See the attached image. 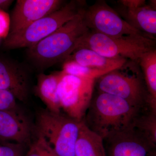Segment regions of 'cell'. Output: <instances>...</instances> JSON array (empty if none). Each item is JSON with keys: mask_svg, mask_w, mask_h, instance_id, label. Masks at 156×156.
Listing matches in <instances>:
<instances>
[{"mask_svg": "<svg viewBox=\"0 0 156 156\" xmlns=\"http://www.w3.org/2000/svg\"><path fill=\"white\" fill-rule=\"evenodd\" d=\"M155 44L154 38L144 34L115 37L89 30L80 40L76 49L87 48L107 58L139 62L145 53L155 49Z\"/></svg>", "mask_w": 156, "mask_h": 156, "instance_id": "cell-3", "label": "cell"}, {"mask_svg": "<svg viewBox=\"0 0 156 156\" xmlns=\"http://www.w3.org/2000/svg\"><path fill=\"white\" fill-rule=\"evenodd\" d=\"M61 76V72L37 76L35 92L46 105V109L55 113L61 112V108L57 94V87Z\"/></svg>", "mask_w": 156, "mask_h": 156, "instance_id": "cell-14", "label": "cell"}, {"mask_svg": "<svg viewBox=\"0 0 156 156\" xmlns=\"http://www.w3.org/2000/svg\"><path fill=\"white\" fill-rule=\"evenodd\" d=\"M33 128L17 109L0 111V138L24 146L30 145Z\"/></svg>", "mask_w": 156, "mask_h": 156, "instance_id": "cell-12", "label": "cell"}, {"mask_svg": "<svg viewBox=\"0 0 156 156\" xmlns=\"http://www.w3.org/2000/svg\"><path fill=\"white\" fill-rule=\"evenodd\" d=\"M28 69L18 61L0 57V89L11 92L17 100L25 102L29 95Z\"/></svg>", "mask_w": 156, "mask_h": 156, "instance_id": "cell-11", "label": "cell"}, {"mask_svg": "<svg viewBox=\"0 0 156 156\" xmlns=\"http://www.w3.org/2000/svg\"><path fill=\"white\" fill-rule=\"evenodd\" d=\"M124 16L126 22L149 36H155L156 11L154 7L144 4L136 8L124 7Z\"/></svg>", "mask_w": 156, "mask_h": 156, "instance_id": "cell-15", "label": "cell"}, {"mask_svg": "<svg viewBox=\"0 0 156 156\" xmlns=\"http://www.w3.org/2000/svg\"><path fill=\"white\" fill-rule=\"evenodd\" d=\"M9 19L5 11H0V37H5L9 32Z\"/></svg>", "mask_w": 156, "mask_h": 156, "instance_id": "cell-22", "label": "cell"}, {"mask_svg": "<svg viewBox=\"0 0 156 156\" xmlns=\"http://www.w3.org/2000/svg\"><path fill=\"white\" fill-rule=\"evenodd\" d=\"M103 141L106 142L108 156H148L156 146L135 126L111 134Z\"/></svg>", "mask_w": 156, "mask_h": 156, "instance_id": "cell-9", "label": "cell"}, {"mask_svg": "<svg viewBox=\"0 0 156 156\" xmlns=\"http://www.w3.org/2000/svg\"><path fill=\"white\" fill-rule=\"evenodd\" d=\"M16 98L7 90L0 89V111L17 108Z\"/></svg>", "mask_w": 156, "mask_h": 156, "instance_id": "cell-20", "label": "cell"}, {"mask_svg": "<svg viewBox=\"0 0 156 156\" xmlns=\"http://www.w3.org/2000/svg\"><path fill=\"white\" fill-rule=\"evenodd\" d=\"M86 8L72 19L34 46L27 48L29 61L37 69H47L63 62L89 30L84 19Z\"/></svg>", "mask_w": 156, "mask_h": 156, "instance_id": "cell-2", "label": "cell"}, {"mask_svg": "<svg viewBox=\"0 0 156 156\" xmlns=\"http://www.w3.org/2000/svg\"><path fill=\"white\" fill-rule=\"evenodd\" d=\"M62 71L67 74L95 80L108 73L101 70L82 66L71 60H66L63 62Z\"/></svg>", "mask_w": 156, "mask_h": 156, "instance_id": "cell-18", "label": "cell"}, {"mask_svg": "<svg viewBox=\"0 0 156 156\" xmlns=\"http://www.w3.org/2000/svg\"><path fill=\"white\" fill-rule=\"evenodd\" d=\"M14 1L0 0V11H5L9 9Z\"/></svg>", "mask_w": 156, "mask_h": 156, "instance_id": "cell-24", "label": "cell"}, {"mask_svg": "<svg viewBox=\"0 0 156 156\" xmlns=\"http://www.w3.org/2000/svg\"><path fill=\"white\" fill-rule=\"evenodd\" d=\"M76 156H107L103 139L87 128L83 120L76 144Z\"/></svg>", "mask_w": 156, "mask_h": 156, "instance_id": "cell-16", "label": "cell"}, {"mask_svg": "<svg viewBox=\"0 0 156 156\" xmlns=\"http://www.w3.org/2000/svg\"><path fill=\"white\" fill-rule=\"evenodd\" d=\"M83 121L61 112L41 110L37 115L36 131L37 134L48 140L57 156H76V144Z\"/></svg>", "mask_w": 156, "mask_h": 156, "instance_id": "cell-5", "label": "cell"}, {"mask_svg": "<svg viewBox=\"0 0 156 156\" xmlns=\"http://www.w3.org/2000/svg\"><path fill=\"white\" fill-rule=\"evenodd\" d=\"M25 156H57L52 146L44 136L37 134V138L30 145Z\"/></svg>", "mask_w": 156, "mask_h": 156, "instance_id": "cell-19", "label": "cell"}, {"mask_svg": "<svg viewBox=\"0 0 156 156\" xmlns=\"http://www.w3.org/2000/svg\"><path fill=\"white\" fill-rule=\"evenodd\" d=\"M23 146L15 143L0 146V156H22Z\"/></svg>", "mask_w": 156, "mask_h": 156, "instance_id": "cell-21", "label": "cell"}, {"mask_svg": "<svg viewBox=\"0 0 156 156\" xmlns=\"http://www.w3.org/2000/svg\"><path fill=\"white\" fill-rule=\"evenodd\" d=\"M66 60H71L82 66L109 73L122 68L127 60L125 58H107L90 49L79 48L76 49L65 61Z\"/></svg>", "mask_w": 156, "mask_h": 156, "instance_id": "cell-13", "label": "cell"}, {"mask_svg": "<svg viewBox=\"0 0 156 156\" xmlns=\"http://www.w3.org/2000/svg\"><path fill=\"white\" fill-rule=\"evenodd\" d=\"M139 63L144 74L151 108L156 110V49L145 53L140 59Z\"/></svg>", "mask_w": 156, "mask_h": 156, "instance_id": "cell-17", "label": "cell"}, {"mask_svg": "<svg viewBox=\"0 0 156 156\" xmlns=\"http://www.w3.org/2000/svg\"><path fill=\"white\" fill-rule=\"evenodd\" d=\"M115 70L98 79L97 87L100 92L115 95L134 106L151 108L149 95L140 79Z\"/></svg>", "mask_w": 156, "mask_h": 156, "instance_id": "cell-7", "label": "cell"}, {"mask_svg": "<svg viewBox=\"0 0 156 156\" xmlns=\"http://www.w3.org/2000/svg\"><path fill=\"white\" fill-rule=\"evenodd\" d=\"M61 0H17L12 10L8 34L22 30L63 5Z\"/></svg>", "mask_w": 156, "mask_h": 156, "instance_id": "cell-10", "label": "cell"}, {"mask_svg": "<svg viewBox=\"0 0 156 156\" xmlns=\"http://www.w3.org/2000/svg\"><path fill=\"white\" fill-rule=\"evenodd\" d=\"M149 109L134 106L119 97L100 92L91 101L83 122L104 140L135 127L141 115Z\"/></svg>", "mask_w": 156, "mask_h": 156, "instance_id": "cell-1", "label": "cell"}, {"mask_svg": "<svg viewBox=\"0 0 156 156\" xmlns=\"http://www.w3.org/2000/svg\"><path fill=\"white\" fill-rule=\"evenodd\" d=\"M61 72L57 94L61 110L73 119L83 121L92 100L95 80Z\"/></svg>", "mask_w": 156, "mask_h": 156, "instance_id": "cell-6", "label": "cell"}, {"mask_svg": "<svg viewBox=\"0 0 156 156\" xmlns=\"http://www.w3.org/2000/svg\"><path fill=\"white\" fill-rule=\"evenodd\" d=\"M120 3L126 8H136L145 4V1L141 0H127L121 1Z\"/></svg>", "mask_w": 156, "mask_h": 156, "instance_id": "cell-23", "label": "cell"}, {"mask_svg": "<svg viewBox=\"0 0 156 156\" xmlns=\"http://www.w3.org/2000/svg\"><path fill=\"white\" fill-rule=\"evenodd\" d=\"M84 19L89 30L108 36L119 37L144 34L130 25L105 1H98L86 9Z\"/></svg>", "mask_w": 156, "mask_h": 156, "instance_id": "cell-8", "label": "cell"}, {"mask_svg": "<svg viewBox=\"0 0 156 156\" xmlns=\"http://www.w3.org/2000/svg\"><path fill=\"white\" fill-rule=\"evenodd\" d=\"M85 2L73 0L22 30L8 34L3 47L8 50L30 48L61 27L85 9Z\"/></svg>", "mask_w": 156, "mask_h": 156, "instance_id": "cell-4", "label": "cell"}]
</instances>
